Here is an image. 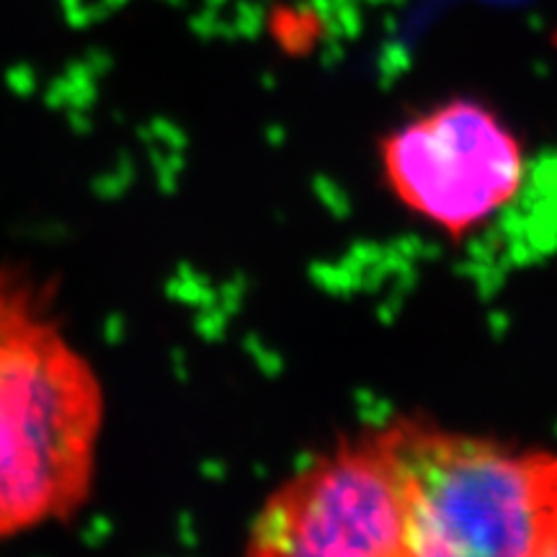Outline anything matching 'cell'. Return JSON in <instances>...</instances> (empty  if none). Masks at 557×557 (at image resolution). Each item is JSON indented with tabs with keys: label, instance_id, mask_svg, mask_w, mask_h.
Here are the masks:
<instances>
[{
	"label": "cell",
	"instance_id": "6da1fadb",
	"mask_svg": "<svg viewBox=\"0 0 557 557\" xmlns=\"http://www.w3.org/2000/svg\"><path fill=\"white\" fill-rule=\"evenodd\" d=\"M107 393L26 269L0 267V545L81 511L96 475Z\"/></svg>",
	"mask_w": 557,
	"mask_h": 557
},
{
	"label": "cell",
	"instance_id": "7a4b0ae2",
	"mask_svg": "<svg viewBox=\"0 0 557 557\" xmlns=\"http://www.w3.org/2000/svg\"><path fill=\"white\" fill-rule=\"evenodd\" d=\"M413 557H545L557 542V451L398 418L374 429Z\"/></svg>",
	"mask_w": 557,
	"mask_h": 557
},
{
	"label": "cell",
	"instance_id": "3957f363",
	"mask_svg": "<svg viewBox=\"0 0 557 557\" xmlns=\"http://www.w3.org/2000/svg\"><path fill=\"white\" fill-rule=\"evenodd\" d=\"M243 557H413L400 491L374 431L284 480Z\"/></svg>",
	"mask_w": 557,
	"mask_h": 557
},
{
	"label": "cell",
	"instance_id": "277c9868",
	"mask_svg": "<svg viewBox=\"0 0 557 557\" xmlns=\"http://www.w3.org/2000/svg\"><path fill=\"white\" fill-rule=\"evenodd\" d=\"M380 163L395 199L451 238L491 220L524 178L517 135L468 99L438 103L389 132Z\"/></svg>",
	"mask_w": 557,
	"mask_h": 557
},
{
	"label": "cell",
	"instance_id": "5b68a950",
	"mask_svg": "<svg viewBox=\"0 0 557 557\" xmlns=\"http://www.w3.org/2000/svg\"><path fill=\"white\" fill-rule=\"evenodd\" d=\"M545 557H557V542H555V545H553V547H549V549H547V555H545Z\"/></svg>",
	"mask_w": 557,
	"mask_h": 557
}]
</instances>
